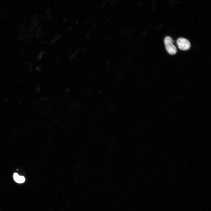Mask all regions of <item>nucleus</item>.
<instances>
[{"mask_svg": "<svg viewBox=\"0 0 211 211\" xmlns=\"http://www.w3.org/2000/svg\"><path fill=\"white\" fill-rule=\"evenodd\" d=\"M13 178L15 181L19 183H22L25 181V178L22 176H20L16 173H15L13 175Z\"/></svg>", "mask_w": 211, "mask_h": 211, "instance_id": "7ed1b4c3", "label": "nucleus"}, {"mask_svg": "<svg viewBox=\"0 0 211 211\" xmlns=\"http://www.w3.org/2000/svg\"><path fill=\"white\" fill-rule=\"evenodd\" d=\"M176 44L178 48L183 51L189 49L191 46L189 41L183 37H180L177 39Z\"/></svg>", "mask_w": 211, "mask_h": 211, "instance_id": "f03ea898", "label": "nucleus"}, {"mask_svg": "<svg viewBox=\"0 0 211 211\" xmlns=\"http://www.w3.org/2000/svg\"><path fill=\"white\" fill-rule=\"evenodd\" d=\"M164 42L166 49L168 53L172 55L176 53L177 48L173 44L174 41L171 37L169 36L166 37Z\"/></svg>", "mask_w": 211, "mask_h": 211, "instance_id": "f257e3e1", "label": "nucleus"}]
</instances>
